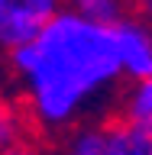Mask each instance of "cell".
Instances as JSON below:
<instances>
[{
	"mask_svg": "<svg viewBox=\"0 0 152 155\" xmlns=\"http://www.w3.org/2000/svg\"><path fill=\"white\" fill-rule=\"evenodd\" d=\"M126 10L152 26V0H126Z\"/></svg>",
	"mask_w": 152,
	"mask_h": 155,
	"instance_id": "9",
	"label": "cell"
},
{
	"mask_svg": "<svg viewBox=\"0 0 152 155\" xmlns=\"http://www.w3.org/2000/svg\"><path fill=\"white\" fill-rule=\"evenodd\" d=\"M32 129V120L16 100H3L0 97V152L26 145V136Z\"/></svg>",
	"mask_w": 152,
	"mask_h": 155,
	"instance_id": "6",
	"label": "cell"
},
{
	"mask_svg": "<svg viewBox=\"0 0 152 155\" xmlns=\"http://www.w3.org/2000/svg\"><path fill=\"white\" fill-rule=\"evenodd\" d=\"M62 10L68 0H0V55L32 42Z\"/></svg>",
	"mask_w": 152,
	"mask_h": 155,
	"instance_id": "2",
	"label": "cell"
},
{
	"mask_svg": "<svg viewBox=\"0 0 152 155\" xmlns=\"http://www.w3.org/2000/svg\"><path fill=\"white\" fill-rule=\"evenodd\" d=\"M3 61L39 133L65 136L97 120L110 97H120L123 71L113 23H97L75 10H62L32 42Z\"/></svg>",
	"mask_w": 152,
	"mask_h": 155,
	"instance_id": "1",
	"label": "cell"
},
{
	"mask_svg": "<svg viewBox=\"0 0 152 155\" xmlns=\"http://www.w3.org/2000/svg\"><path fill=\"white\" fill-rule=\"evenodd\" d=\"M107 155H152V142L143 133H136L133 126L110 120V142H107Z\"/></svg>",
	"mask_w": 152,
	"mask_h": 155,
	"instance_id": "7",
	"label": "cell"
},
{
	"mask_svg": "<svg viewBox=\"0 0 152 155\" xmlns=\"http://www.w3.org/2000/svg\"><path fill=\"white\" fill-rule=\"evenodd\" d=\"M107 142H110V120H91L62 136L58 155H107Z\"/></svg>",
	"mask_w": 152,
	"mask_h": 155,
	"instance_id": "5",
	"label": "cell"
},
{
	"mask_svg": "<svg viewBox=\"0 0 152 155\" xmlns=\"http://www.w3.org/2000/svg\"><path fill=\"white\" fill-rule=\"evenodd\" d=\"M113 39H117V58H120V71H123L126 84L152 78V26L149 23H143L133 13H123L113 23Z\"/></svg>",
	"mask_w": 152,
	"mask_h": 155,
	"instance_id": "3",
	"label": "cell"
},
{
	"mask_svg": "<svg viewBox=\"0 0 152 155\" xmlns=\"http://www.w3.org/2000/svg\"><path fill=\"white\" fill-rule=\"evenodd\" d=\"M68 10L87 19H97V23H117L123 13H130L126 0H68Z\"/></svg>",
	"mask_w": 152,
	"mask_h": 155,
	"instance_id": "8",
	"label": "cell"
},
{
	"mask_svg": "<svg viewBox=\"0 0 152 155\" xmlns=\"http://www.w3.org/2000/svg\"><path fill=\"white\" fill-rule=\"evenodd\" d=\"M0 155H39L32 145H19V149H7V152H0Z\"/></svg>",
	"mask_w": 152,
	"mask_h": 155,
	"instance_id": "10",
	"label": "cell"
},
{
	"mask_svg": "<svg viewBox=\"0 0 152 155\" xmlns=\"http://www.w3.org/2000/svg\"><path fill=\"white\" fill-rule=\"evenodd\" d=\"M117 120L133 126L152 142V78L126 84L117 97Z\"/></svg>",
	"mask_w": 152,
	"mask_h": 155,
	"instance_id": "4",
	"label": "cell"
}]
</instances>
